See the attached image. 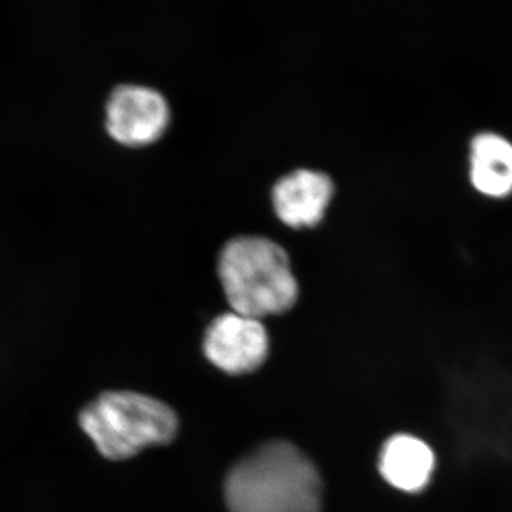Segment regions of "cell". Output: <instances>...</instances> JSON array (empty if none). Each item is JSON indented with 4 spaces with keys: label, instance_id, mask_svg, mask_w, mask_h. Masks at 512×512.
<instances>
[{
    "label": "cell",
    "instance_id": "cell-6",
    "mask_svg": "<svg viewBox=\"0 0 512 512\" xmlns=\"http://www.w3.org/2000/svg\"><path fill=\"white\" fill-rule=\"evenodd\" d=\"M335 185L328 174L296 170L282 177L272 191L276 217L295 229L313 228L325 218Z\"/></svg>",
    "mask_w": 512,
    "mask_h": 512
},
{
    "label": "cell",
    "instance_id": "cell-2",
    "mask_svg": "<svg viewBox=\"0 0 512 512\" xmlns=\"http://www.w3.org/2000/svg\"><path fill=\"white\" fill-rule=\"evenodd\" d=\"M218 276L232 311L241 315H282L298 301L291 259L269 238L231 239L218 258Z\"/></svg>",
    "mask_w": 512,
    "mask_h": 512
},
{
    "label": "cell",
    "instance_id": "cell-5",
    "mask_svg": "<svg viewBox=\"0 0 512 512\" xmlns=\"http://www.w3.org/2000/svg\"><path fill=\"white\" fill-rule=\"evenodd\" d=\"M204 353L212 365L229 375H245L264 365L269 338L261 319L224 313L212 320L204 338Z\"/></svg>",
    "mask_w": 512,
    "mask_h": 512
},
{
    "label": "cell",
    "instance_id": "cell-4",
    "mask_svg": "<svg viewBox=\"0 0 512 512\" xmlns=\"http://www.w3.org/2000/svg\"><path fill=\"white\" fill-rule=\"evenodd\" d=\"M171 111L163 94L144 84L114 87L104 104V128L123 147L156 143L170 124Z\"/></svg>",
    "mask_w": 512,
    "mask_h": 512
},
{
    "label": "cell",
    "instance_id": "cell-8",
    "mask_svg": "<svg viewBox=\"0 0 512 512\" xmlns=\"http://www.w3.org/2000/svg\"><path fill=\"white\" fill-rule=\"evenodd\" d=\"M387 483L402 491H420L430 481L434 470V454L416 437L394 436L384 444L379 463Z\"/></svg>",
    "mask_w": 512,
    "mask_h": 512
},
{
    "label": "cell",
    "instance_id": "cell-7",
    "mask_svg": "<svg viewBox=\"0 0 512 512\" xmlns=\"http://www.w3.org/2000/svg\"><path fill=\"white\" fill-rule=\"evenodd\" d=\"M467 177L483 198L504 201L512 197V140L494 130L478 131L467 150Z\"/></svg>",
    "mask_w": 512,
    "mask_h": 512
},
{
    "label": "cell",
    "instance_id": "cell-3",
    "mask_svg": "<svg viewBox=\"0 0 512 512\" xmlns=\"http://www.w3.org/2000/svg\"><path fill=\"white\" fill-rule=\"evenodd\" d=\"M79 424L101 456L113 461L170 443L178 431V417L171 407L134 392L100 394L83 407Z\"/></svg>",
    "mask_w": 512,
    "mask_h": 512
},
{
    "label": "cell",
    "instance_id": "cell-1",
    "mask_svg": "<svg viewBox=\"0 0 512 512\" xmlns=\"http://www.w3.org/2000/svg\"><path fill=\"white\" fill-rule=\"evenodd\" d=\"M322 480L315 464L288 441H271L228 473L231 512H320Z\"/></svg>",
    "mask_w": 512,
    "mask_h": 512
}]
</instances>
